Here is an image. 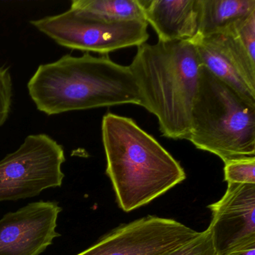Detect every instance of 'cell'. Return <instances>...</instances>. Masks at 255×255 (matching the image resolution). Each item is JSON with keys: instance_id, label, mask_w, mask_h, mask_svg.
<instances>
[{"instance_id": "ba28073f", "label": "cell", "mask_w": 255, "mask_h": 255, "mask_svg": "<svg viewBox=\"0 0 255 255\" xmlns=\"http://www.w3.org/2000/svg\"><path fill=\"white\" fill-rule=\"evenodd\" d=\"M62 209L56 201L29 203L0 219V255H40L53 240Z\"/></svg>"}, {"instance_id": "3957f363", "label": "cell", "mask_w": 255, "mask_h": 255, "mask_svg": "<svg viewBox=\"0 0 255 255\" xmlns=\"http://www.w3.org/2000/svg\"><path fill=\"white\" fill-rule=\"evenodd\" d=\"M201 63L192 41H158L137 47L129 69L141 107L154 115L163 136L188 140Z\"/></svg>"}, {"instance_id": "e0dca14e", "label": "cell", "mask_w": 255, "mask_h": 255, "mask_svg": "<svg viewBox=\"0 0 255 255\" xmlns=\"http://www.w3.org/2000/svg\"><path fill=\"white\" fill-rule=\"evenodd\" d=\"M228 255H255V245L231 252Z\"/></svg>"}, {"instance_id": "6da1fadb", "label": "cell", "mask_w": 255, "mask_h": 255, "mask_svg": "<svg viewBox=\"0 0 255 255\" xmlns=\"http://www.w3.org/2000/svg\"><path fill=\"white\" fill-rule=\"evenodd\" d=\"M27 88L37 109L48 116L121 104L141 107L129 66L116 63L108 55H66L41 65Z\"/></svg>"}, {"instance_id": "30bf717a", "label": "cell", "mask_w": 255, "mask_h": 255, "mask_svg": "<svg viewBox=\"0 0 255 255\" xmlns=\"http://www.w3.org/2000/svg\"><path fill=\"white\" fill-rule=\"evenodd\" d=\"M201 65L245 98L255 104V59L231 32L213 34L192 41Z\"/></svg>"}, {"instance_id": "5bb4252c", "label": "cell", "mask_w": 255, "mask_h": 255, "mask_svg": "<svg viewBox=\"0 0 255 255\" xmlns=\"http://www.w3.org/2000/svg\"><path fill=\"white\" fill-rule=\"evenodd\" d=\"M225 180L228 183L255 184V157L233 159L225 162Z\"/></svg>"}, {"instance_id": "52a82bcc", "label": "cell", "mask_w": 255, "mask_h": 255, "mask_svg": "<svg viewBox=\"0 0 255 255\" xmlns=\"http://www.w3.org/2000/svg\"><path fill=\"white\" fill-rule=\"evenodd\" d=\"M200 233L173 219L148 216L122 225L76 255H164Z\"/></svg>"}, {"instance_id": "9c48e42d", "label": "cell", "mask_w": 255, "mask_h": 255, "mask_svg": "<svg viewBox=\"0 0 255 255\" xmlns=\"http://www.w3.org/2000/svg\"><path fill=\"white\" fill-rule=\"evenodd\" d=\"M209 229L217 255L255 245V184L228 183L224 196L208 206Z\"/></svg>"}, {"instance_id": "8fae6325", "label": "cell", "mask_w": 255, "mask_h": 255, "mask_svg": "<svg viewBox=\"0 0 255 255\" xmlns=\"http://www.w3.org/2000/svg\"><path fill=\"white\" fill-rule=\"evenodd\" d=\"M159 41H192L199 31L201 0H139Z\"/></svg>"}, {"instance_id": "5b68a950", "label": "cell", "mask_w": 255, "mask_h": 255, "mask_svg": "<svg viewBox=\"0 0 255 255\" xmlns=\"http://www.w3.org/2000/svg\"><path fill=\"white\" fill-rule=\"evenodd\" d=\"M31 24L62 47L102 55L138 47L149 38L146 21H108L74 8Z\"/></svg>"}, {"instance_id": "9a60e30c", "label": "cell", "mask_w": 255, "mask_h": 255, "mask_svg": "<svg viewBox=\"0 0 255 255\" xmlns=\"http://www.w3.org/2000/svg\"><path fill=\"white\" fill-rule=\"evenodd\" d=\"M164 255H217V254L213 246L211 231L207 228L200 233L196 238Z\"/></svg>"}, {"instance_id": "4fadbf2b", "label": "cell", "mask_w": 255, "mask_h": 255, "mask_svg": "<svg viewBox=\"0 0 255 255\" xmlns=\"http://www.w3.org/2000/svg\"><path fill=\"white\" fill-rule=\"evenodd\" d=\"M71 8L108 21H146L139 0H74Z\"/></svg>"}, {"instance_id": "7c38bea8", "label": "cell", "mask_w": 255, "mask_h": 255, "mask_svg": "<svg viewBox=\"0 0 255 255\" xmlns=\"http://www.w3.org/2000/svg\"><path fill=\"white\" fill-rule=\"evenodd\" d=\"M255 12V0H201L197 38L220 33Z\"/></svg>"}, {"instance_id": "277c9868", "label": "cell", "mask_w": 255, "mask_h": 255, "mask_svg": "<svg viewBox=\"0 0 255 255\" xmlns=\"http://www.w3.org/2000/svg\"><path fill=\"white\" fill-rule=\"evenodd\" d=\"M188 141L224 162L255 157V104L204 65L200 68Z\"/></svg>"}, {"instance_id": "2e32d148", "label": "cell", "mask_w": 255, "mask_h": 255, "mask_svg": "<svg viewBox=\"0 0 255 255\" xmlns=\"http://www.w3.org/2000/svg\"><path fill=\"white\" fill-rule=\"evenodd\" d=\"M13 83L9 70L0 67V126L6 122L12 102Z\"/></svg>"}, {"instance_id": "8992f818", "label": "cell", "mask_w": 255, "mask_h": 255, "mask_svg": "<svg viewBox=\"0 0 255 255\" xmlns=\"http://www.w3.org/2000/svg\"><path fill=\"white\" fill-rule=\"evenodd\" d=\"M65 159L63 147L49 135L26 137L17 150L0 160V203L33 198L60 187Z\"/></svg>"}, {"instance_id": "7a4b0ae2", "label": "cell", "mask_w": 255, "mask_h": 255, "mask_svg": "<svg viewBox=\"0 0 255 255\" xmlns=\"http://www.w3.org/2000/svg\"><path fill=\"white\" fill-rule=\"evenodd\" d=\"M102 139L107 174L124 211L148 204L186 178L180 163L132 119L107 113Z\"/></svg>"}]
</instances>
